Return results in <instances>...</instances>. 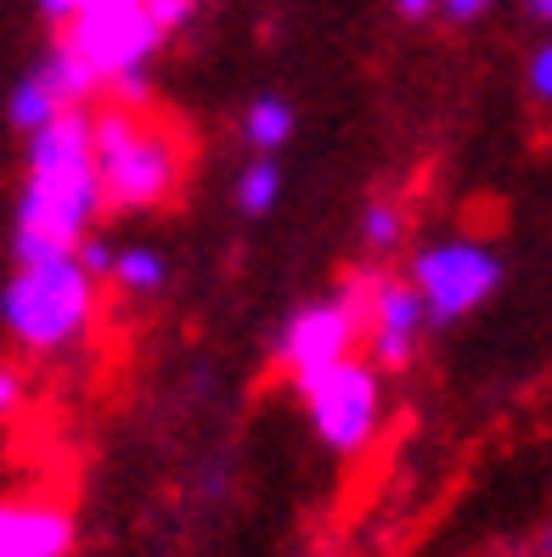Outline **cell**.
I'll return each instance as SVG.
<instances>
[{
  "label": "cell",
  "mask_w": 552,
  "mask_h": 557,
  "mask_svg": "<svg viewBox=\"0 0 552 557\" xmlns=\"http://www.w3.org/2000/svg\"><path fill=\"white\" fill-rule=\"evenodd\" d=\"M102 214L108 209H102L96 158H90V108H69L51 124L28 129L17 214H12L17 259L79 248V237H90Z\"/></svg>",
  "instance_id": "6da1fadb"
},
{
  "label": "cell",
  "mask_w": 552,
  "mask_h": 557,
  "mask_svg": "<svg viewBox=\"0 0 552 557\" xmlns=\"http://www.w3.org/2000/svg\"><path fill=\"white\" fill-rule=\"evenodd\" d=\"M90 158H96L102 209L158 214L181 198L186 170H192V141L181 124H170L152 108L102 102L90 108Z\"/></svg>",
  "instance_id": "7a4b0ae2"
},
{
  "label": "cell",
  "mask_w": 552,
  "mask_h": 557,
  "mask_svg": "<svg viewBox=\"0 0 552 557\" xmlns=\"http://www.w3.org/2000/svg\"><path fill=\"white\" fill-rule=\"evenodd\" d=\"M102 321V282L79 253H35L17 259V271L0 287V326L28 360H62L90 344Z\"/></svg>",
  "instance_id": "3957f363"
},
{
  "label": "cell",
  "mask_w": 552,
  "mask_h": 557,
  "mask_svg": "<svg viewBox=\"0 0 552 557\" xmlns=\"http://www.w3.org/2000/svg\"><path fill=\"white\" fill-rule=\"evenodd\" d=\"M62 28V51L79 62L96 96L119 108H152V57L164 35L152 28L142 7H79Z\"/></svg>",
  "instance_id": "277c9868"
},
{
  "label": "cell",
  "mask_w": 552,
  "mask_h": 557,
  "mask_svg": "<svg viewBox=\"0 0 552 557\" xmlns=\"http://www.w3.org/2000/svg\"><path fill=\"white\" fill-rule=\"evenodd\" d=\"M299 400H305V417H310V434L333 456H361L389 417L383 372L361 355H349L339 367L316 372L310 383H299Z\"/></svg>",
  "instance_id": "5b68a950"
},
{
  "label": "cell",
  "mask_w": 552,
  "mask_h": 557,
  "mask_svg": "<svg viewBox=\"0 0 552 557\" xmlns=\"http://www.w3.org/2000/svg\"><path fill=\"white\" fill-rule=\"evenodd\" d=\"M361 299H367V271H355L339 293H321V299L299 305L282 321V333L271 344L277 372L287 383H310L316 372L339 367V360L361 355Z\"/></svg>",
  "instance_id": "8992f818"
},
{
  "label": "cell",
  "mask_w": 552,
  "mask_h": 557,
  "mask_svg": "<svg viewBox=\"0 0 552 557\" xmlns=\"http://www.w3.org/2000/svg\"><path fill=\"white\" fill-rule=\"evenodd\" d=\"M406 282L429 326H451V321H468L479 305H491V293L502 287V253L484 237H445L412 253Z\"/></svg>",
  "instance_id": "52a82bcc"
},
{
  "label": "cell",
  "mask_w": 552,
  "mask_h": 557,
  "mask_svg": "<svg viewBox=\"0 0 552 557\" xmlns=\"http://www.w3.org/2000/svg\"><path fill=\"white\" fill-rule=\"evenodd\" d=\"M429 333V315L417 305V293L406 276H389V271H367V299H361V360L389 377V372H406L417 349H424Z\"/></svg>",
  "instance_id": "ba28073f"
},
{
  "label": "cell",
  "mask_w": 552,
  "mask_h": 557,
  "mask_svg": "<svg viewBox=\"0 0 552 557\" xmlns=\"http://www.w3.org/2000/svg\"><path fill=\"white\" fill-rule=\"evenodd\" d=\"M96 102V90H90V79L79 74V62L62 51V46H51L35 69H28L17 85H12V96H7V119H12V129H40V124H51L57 113H69V108H90Z\"/></svg>",
  "instance_id": "9c48e42d"
},
{
  "label": "cell",
  "mask_w": 552,
  "mask_h": 557,
  "mask_svg": "<svg viewBox=\"0 0 552 557\" xmlns=\"http://www.w3.org/2000/svg\"><path fill=\"white\" fill-rule=\"evenodd\" d=\"M79 523L51 496H0V557H74Z\"/></svg>",
  "instance_id": "30bf717a"
},
{
  "label": "cell",
  "mask_w": 552,
  "mask_h": 557,
  "mask_svg": "<svg viewBox=\"0 0 552 557\" xmlns=\"http://www.w3.org/2000/svg\"><path fill=\"white\" fill-rule=\"evenodd\" d=\"M108 282L124 293V299H158V293L170 287V259H164V248H152V243L113 248Z\"/></svg>",
  "instance_id": "8fae6325"
},
{
  "label": "cell",
  "mask_w": 552,
  "mask_h": 557,
  "mask_svg": "<svg viewBox=\"0 0 552 557\" xmlns=\"http://www.w3.org/2000/svg\"><path fill=\"white\" fill-rule=\"evenodd\" d=\"M294 129H299V113L287 96H254V102L243 108V141L254 152H282L287 141H294Z\"/></svg>",
  "instance_id": "7c38bea8"
},
{
  "label": "cell",
  "mask_w": 552,
  "mask_h": 557,
  "mask_svg": "<svg viewBox=\"0 0 552 557\" xmlns=\"http://www.w3.org/2000/svg\"><path fill=\"white\" fill-rule=\"evenodd\" d=\"M282 198V170L271 152H254L243 170H237V186H232V203L248 214V220H266Z\"/></svg>",
  "instance_id": "4fadbf2b"
},
{
  "label": "cell",
  "mask_w": 552,
  "mask_h": 557,
  "mask_svg": "<svg viewBox=\"0 0 552 557\" xmlns=\"http://www.w3.org/2000/svg\"><path fill=\"white\" fill-rule=\"evenodd\" d=\"M361 243L372 253H395L406 243V209H401V198H372L361 209Z\"/></svg>",
  "instance_id": "5bb4252c"
},
{
  "label": "cell",
  "mask_w": 552,
  "mask_h": 557,
  "mask_svg": "<svg viewBox=\"0 0 552 557\" xmlns=\"http://www.w3.org/2000/svg\"><path fill=\"white\" fill-rule=\"evenodd\" d=\"M142 12L152 17V28H158V35H181V28L192 23V17H198L204 12V0H142Z\"/></svg>",
  "instance_id": "9a60e30c"
},
{
  "label": "cell",
  "mask_w": 552,
  "mask_h": 557,
  "mask_svg": "<svg viewBox=\"0 0 552 557\" xmlns=\"http://www.w3.org/2000/svg\"><path fill=\"white\" fill-rule=\"evenodd\" d=\"M23 406H28V372L0 360V417H17Z\"/></svg>",
  "instance_id": "2e32d148"
},
{
  "label": "cell",
  "mask_w": 552,
  "mask_h": 557,
  "mask_svg": "<svg viewBox=\"0 0 552 557\" xmlns=\"http://www.w3.org/2000/svg\"><path fill=\"white\" fill-rule=\"evenodd\" d=\"M525 90L536 96V102H552V46L541 40L525 62Z\"/></svg>",
  "instance_id": "e0dca14e"
},
{
  "label": "cell",
  "mask_w": 552,
  "mask_h": 557,
  "mask_svg": "<svg viewBox=\"0 0 552 557\" xmlns=\"http://www.w3.org/2000/svg\"><path fill=\"white\" fill-rule=\"evenodd\" d=\"M491 7H496V0H440V17L445 23H479V17H491Z\"/></svg>",
  "instance_id": "ac0fdd59"
},
{
  "label": "cell",
  "mask_w": 552,
  "mask_h": 557,
  "mask_svg": "<svg viewBox=\"0 0 552 557\" xmlns=\"http://www.w3.org/2000/svg\"><path fill=\"white\" fill-rule=\"evenodd\" d=\"M434 7H440V0H395V12H401L406 23H424V17H434Z\"/></svg>",
  "instance_id": "d6986e66"
},
{
  "label": "cell",
  "mask_w": 552,
  "mask_h": 557,
  "mask_svg": "<svg viewBox=\"0 0 552 557\" xmlns=\"http://www.w3.org/2000/svg\"><path fill=\"white\" fill-rule=\"evenodd\" d=\"M40 7V17H51V23H69L74 12H79V0H35Z\"/></svg>",
  "instance_id": "ffe728a7"
},
{
  "label": "cell",
  "mask_w": 552,
  "mask_h": 557,
  "mask_svg": "<svg viewBox=\"0 0 552 557\" xmlns=\"http://www.w3.org/2000/svg\"><path fill=\"white\" fill-rule=\"evenodd\" d=\"M518 7H525L530 23H547V17H552V0H518Z\"/></svg>",
  "instance_id": "44dd1931"
},
{
  "label": "cell",
  "mask_w": 552,
  "mask_h": 557,
  "mask_svg": "<svg viewBox=\"0 0 552 557\" xmlns=\"http://www.w3.org/2000/svg\"><path fill=\"white\" fill-rule=\"evenodd\" d=\"M79 7H142V0H79Z\"/></svg>",
  "instance_id": "7402d4cb"
}]
</instances>
